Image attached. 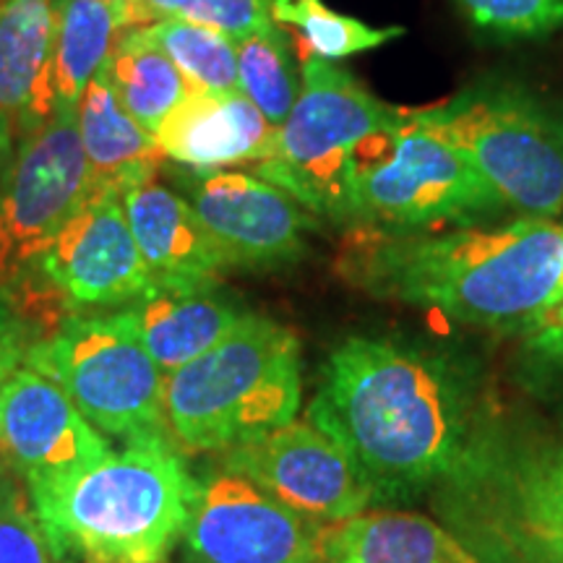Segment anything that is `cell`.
<instances>
[{
  "mask_svg": "<svg viewBox=\"0 0 563 563\" xmlns=\"http://www.w3.org/2000/svg\"><path fill=\"white\" fill-rule=\"evenodd\" d=\"M100 3H108L121 13L125 26H133V24H144L146 19V11H144V0H100Z\"/></svg>",
  "mask_w": 563,
  "mask_h": 563,
  "instance_id": "obj_33",
  "label": "cell"
},
{
  "mask_svg": "<svg viewBox=\"0 0 563 563\" xmlns=\"http://www.w3.org/2000/svg\"><path fill=\"white\" fill-rule=\"evenodd\" d=\"M55 95L58 104L76 108L87 84L110 60L125 21L100 0H55Z\"/></svg>",
  "mask_w": 563,
  "mask_h": 563,
  "instance_id": "obj_23",
  "label": "cell"
},
{
  "mask_svg": "<svg viewBox=\"0 0 563 563\" xmlns=\"http://www.w3.org/2000/svg\"><path fill=\"white\" fill-rule=\"evenodd\" d=\"M110 452L108 435L42 373L21 365L0 386V460L24 483L89 467Z\"/></svg>",
  "mask_w": 563,
  "mask_h": 563,
  "instance_id": "obj_15",
  "label": "cell"
},
{
  "mask_svg": "<svg viewBox=\"0 0 563 563\" xmlns=\"http://www.w3.org/2000/svg\"><path fill=\"white\" fill-rule=\"evenodd\" d=\"M238 89L262 110L274 129L287 121L300 95L290 42L279 26L235 40Z\"/></svg>",
  "mask_w": 563,
  "mask_h": 563,
  "instance_id": "obj_24",
  "label": "cell"
},
{
  "mask_svg": "<svg viewBox=\"0 0 563 563\" xmlns=\"http://www.w3.org/2000/svg\"><path fill=\"white\" fill-rule=\"evenodd\" d=\"M336 266L350 285L376 298L475 327L525 329L559 300L563 224L525 214L493 230L352 228Z\"/></svg>",
  "mask_w": 563,
  "mask_h": 563,
  "instance_id": "obj_2",
  "label": "cell"
},
{
  "mask_svg": "<svg viewBox=\"0 0 563 563\" xmlns=\"http://www.w3.org/2000/svg\"><path fill=\"white\" fill-rule=\"evenodd\" d=\"M173 178L228 269H279L306 253V232L313 228L308 209L258 175L178 170Z\"/></svg>",
  "mask_w": 563,
  "mask_h": 563,
  "instance_id": "obj_13",
  "label": "cell"
},
{
  "mask_svg": "<svg viewBox=\"0 0 563 563\" xmlns=\"http://www.w3.org/2000/svg\"><path fill=\"white\" fill-rule=\"evenodd\" d=\"M501 209L506 203L483 175L407 112L363 146L352 170L350 228H473Z\"/></svg>",
  "mask_w": 563,
  "mask_h": 563,
  "instance_id": "obj_8",
  "label": "cell"
},
{
  "mask_svg": "<svg viewBox=\"0 0 563 563\" xmlns=\"http://www.w3.org/2000/svg\"><path fill=\"white\" fill-rule=\"evenodd\" d=\"M183 5H186V0H144V11H146V19L154 21H167V19H178Z\"/></svg>",
  "mask_w": 563,
  "mask_h": 563,
  "instance_id": "obj_32",
  "label": "cell"
},
{
  "mask_svg": "<svg viewBox=\"0 0 563 563\" xmlns=\"http://www.w3.org/2000/svg\"><path fill=\"white\" fill-rule=\"evenodd\" d=\"M555 302H563V274H561V285H559V300Z\"/></svg>",
  "mask_w": 563,
  "mask_h": 563,
  "instance_id": "obj_35",
  "label": "cell"
},
{
  "mask_svg": "<svg viewBox=\"0 0 563 563\" xmlns=\"http://www.w3.org/2000/svg\"><path fill=\"white\" fill-rule=\"evenodd\" d=\"M123 211L146 269L162 285L217 282L228 269L191 203L157 180L123 191Z\"/></svg>",
  "mask_w": 563,
  "mask_h": 563,
  "instance_id": "obj_19",
  "label": "cell"
},
{
  "mask_svg": "<svg viewBox=\"0 0 563 563\" xmlns=\"http://www.w3.org/2000/svg\"><path fill=\"white\" fill-rule=\"evenodd\" d=\"M272 16L274 21L290 24L300 32L308 47L306 58H311V55L323 60L350 58V55L382 47L405 34L402 26L373 30L361 19L332 11L329 5H323V0H274Z\"/></svg>",
  "mask_w": 563,
  "mask_h": 563,
  "instance_id": "obj_26",
  "label": "cell"
},
{
  "mask_svg": "<svg viewBox=\"0 0 563 563\" xmlns=\"http://www.w3.org/2000/svg\"><path fill=\"white\" fill-rule=\"evenodd\" d=\"M144 30L191 89L238 91L235 40L186 19L157 21Z\"/></svg>",
  "mask_w": 563,
  "mask_h": 563,
  "instance_id": "obj_25",
  "label": "cell"
},
{
  "mask_svg": "<svg viewBox=\"0 0 563 563\" xmlns=\"http://www.w3.org/2000/svg\"><path fill=\"white\" fill-rule=\"evenodd\" d=\"M481 420L462 365L386 336L336 344L308 405V422L350 454L376 504L431 493Z\"/></svg>",
  "mask_w": 563,
  "mask_h": 563,
  "instance_id": "obj_1",
  "label": "cell"
},
{
  "mask_svg": "<svg viewBox=\"0 0 563 563\" xmlns=\"http://www.w3.org/2000/svg\"><path fill=\"white\" fill-rule=\"evenodd\" d=\"M321 563H477L443 525L407 511H373L332 522Z\"/></svg>",
  "mask_w": 563,
  "mask_h": 563,
  "instance_id": "obj_21",
  "label": "cell"
},
{
  "mask_svg": "<svg viewBox=\"0 0 563 563\" xmlns=\"http://www.w3.org/2000/svg\"><path fill=\"white\" fill-rule=\"evenodd\" d=\"M55 0H0V110L13 139H24L53 118Z\"/></svg>",
  "mask_w": 563,
  "mask_h": 563,
  "instance_id": "obj_18",
  "label": "cell"
},
{
  "mask_svg": "<svg viewBox=\"0 0 563 563\" xmlns=\"http://www.w3.org/2000/svg\"><path fill=\"white\" fill-rule=\"evenodd\" d=\"M525 329L530 332V347L534 355H540L543 361L563 363V302H555Z\"/></svg>",
  "mask_w": 563,
  "mask_h": 563,
  "instance_id": "obj_31",
  "label": "cell"
},
{
  "mask_svg": "<svg viewBox=\"0 0 563 563\" xmlns=\"http://www.w3.org/2000/svg\"><path fill=\"white\" fill-rule=\"evenodd\" d=\"M24 485L66 563H167L199 481L170 439H152Z\"/></svg>",
  "mask_w": 563,
  "mask_h": 563,
  "instance_id": "obj_3",
  "label": "cell"
},
{
  "mask_svg": "<svg viewBox=\"0 0 563 563\" xmlns=\"http://www.w3.org/2000/svg\"><path fill=\"white\" fill-rule=\"evenodd\" d=\"M24 365L58 384L108 439H170L165 373L115 313L68 316L32 344Z\"/></svg>",
  "mask_w": 563,
  "mask_h": 563,
  "instance_id": "obj_9",
  "label": "cell"
},
{
  "mask_svg": "<svg viewBox=\"0 0 563 563\" xmlns=\"http://www.w3.org/2000/svg\"><path fill=\"white\" fill-rule=\"evenodd\" d=\"M104 68L118 100L152 136L191 91L175 63L154 45L144 26L121 34Z\"/></svg>",
  "mask_w": 563,
  "mask_h": 563,
  "instance_id": "obj_22",
  "label": "cell"
},
{
  "mask_svg": "<svg viewBox=\"0 0 563 563\" xmlns=\"http://www.w3.org/2000/svg\"><path fill=\"white\" fill-rule=\"evenodd\" d=\"M0 563H66L47 538L24 481L0 473Z\"/></svg>",
  "mask_w": 563,
  "mask_h": 563,
  "instance_id": "obj_27",
  "label": "cell"
},
{
  "mask_svg": "<svg viewBox=\"0 0 563 563\" xmlns=\"http://www.w3.org/2000/svg\"><path fill=\"white\" fill-rule=\"evenodd\" d=\"M402 112L371 95L350 70L332 60L306 58L300 95L274 133L272 150L256 162V175L302 209L350 224V183L357 154Z\"/></svg>",
  "mask_w": 563,
  "mask_h": 563,
  "instance_id": "obj_7",
  "label": "cell"
},
{
  "mask_svg": "<svg viewBox=\"0 0 563 563\" xmlns=\"http://www.w3.org/2000/svg\"><path fill=\"white\" fill-rule=\"evenodd\" d=\"M277 129L238 91L191 89L154 133L165 157L188 170L258 162L272 150Z\"/></svg>",
  "mask_w": 563,
  "mask_h": 563,
  "instance_id": "obj_17",
  "label": "cell"
},
{
  "mask_svg": "<svg viewBox=\"0 0 563 563\" xmlns=\"http://www.w3.org/2000/svg\"><path fill=\"white\" fill-rule=\"evenodd\" d=\"M433 509L477 563H563V435L483 418Z\"/></svg>",
  "mask_w": 563,
  "mask_h": 563,
  "instance_id": "obj_4",
  "label": "cell"
},
{
  "mask_svg": "<svg viewBox=\"0 0 563 563\" xmlns=\"http://www.w3.org/2000/svg\"><path fill=\"white\" fill-rule=\"evenodd\" d=\"M475 30L493 37H545L563 30V0H454Z\"/></svg>",
  "mask_w": 563,
  "mask_h": 563,
  "instance_id": "obj_28",
  "label": "cell"
},
{
  "mask_svg": "<svg viewBox=\"0 0 563 563\" xmlns=\"http://www.w3.org/2000/svg\"><path fill=\"white\" fill-rule=\"evenodd\" d=\"M112 313L157 363V368L170 376L224 340L249 311L222 292L217 282H154L141 298Z\"/></svg>",
  "mask_w": 563,
  "mask_h": 563,
  "instance_id": "obj_16",
  "label": "cell"
},
{
  "mask_svg": "<svg viewBox=\"0 0 563 563\" xmlns=\"http://www.w3.org/2000/svg\"><path fill=\"white\" fill-rule=\"evenodd\" d=\"M89 194L76 108L55 104L51 121L19 139L0 170V295L40 277L42 256Z\"/></svg>",
  "mask_w": 563,
  "mask_h": 563,
  "instance_id": "obj_10",
  "label": "cell"
},
{
  "mask_svg": "<svg viewBox=\"0 0 563 563\" xmlns=\"http://www.w3.org/2000/svg\"><path fill=\"white\" fill-rule=\"evenodd\" d=\"M37 342L34 327L0 295V386L26 361V352Z\"/></svg>",
  "mask_w": 563,
  "mask_h": 563,
  "instance_id": "obj_30",
  "label": "cell"
},
{
  "mask_svg": "<svg viewBox=\"0 0 563 563\" xmlns=\"http://www.w3.org/2000/svg\"><path fill=\"white\" fill-rule=\"evenodd\" d=\"M76 129L91 170V188L129 191L154 180L165 154L157 139L129 115L102 66L76 104Z\"/></svg>",
  "mask_w": 563,
  "mask_h": 563,
  "instance_id": "obj_20",
  "label": "cell"
},
{
  "mask_svg": "<svg viewBox=\"0 0 563 563\" xmlns=\"http://www.w3.org/2000/svg\"><path fill=\"white\" fill-rule=\"evenodd\" d=\"M327 527L245 477L217 473L196 488L180 563H321Z\"/></svg>",
  "mask_w": 563,
  "mask_h": 563,
  "instance_id": "obj_11",
  "label": "cell"
},
{
  "mask_svg": "<svg viewBox=\"0 0 563 563\" xmlns=\"http://www.w3.org/2000/svg\"><path fill=\"white\" fill-rule=\"evenodd\" d=\"M410 118L460 152L506 207L532 217L563 209V112L530 89L481 81Z\"/></svg>",
  "mask_w": 563,
  "mask_h": 563,
  "instance_id": "obj_6",
  "label": "cell"
},
{
  "mask_svg": "<svg viewBox=\"0 0 563 563\" xmlns=\"http://www.w3.org/2000/svg\"><path fill=\"white\" fill-rule=\"evenodd\" d=\"M300 397L298 336L245 313L224 340L165 376L167 433L183 454H222L292 422Z\"/></svg>",
  "mask_w": 563,
  "mask_h": 563,
  "instance_id": "obj_5",
  "label": "cell"
},
{
  "mask_svg": "<svg viewBox=\"0 0 563 563\" xmlns=\"http://www.w3.org/2000/svg\"><path fill=\"white\" fill-rule=\"evenodd\" d=\"M220 467L327 525L357 517L376 504L368 481L350 454L311 422L292 420L258 439L238 443L220 454Z\"/></svg>",
  "mask_w": 563,
  "mask_h": 563,
  "instance_id": "obj_12",
  "label": "cell"
},
{
  "mask_svg": "<svg viewBox=\"0 0 563 563\" xmlns=\"http://www.w3.org/2000/svg\"><path fill=\"white\" fill-rule=\"evenodd\" d=\"M37 274L70 316L118 311L154 285L125 220L121 194L110 188H91L45 251Z\"/></svg>",
  "mask_w": 563,
  "mask_h": 563,
  "instance_id": "obj_14",
  "label": "cell"
},
{
  "mask_svg": "<svg viewBox=\"0 0 563 563\" xmlns=\"http://www.w3.org/2000/svg\"><path fill=\"white\" fill-rule=\"evenodd\" d=\"M13 150H16V139H13L9 118H5V112L0 110V170L9 165V159L13 157Z\"/></svg>",
  "mask_w": 563,
  "mask_h": 563,
  "instance_id": "obj_34",
  "label": "cell"
},
{
  "mask_svg": "<svg viewBox=\"0 0 563 563\" xmlns=\"http://www.w3.org/2000/svg\"><path fill=\"white\" fill-rule=\"evenodd\" d=\"M272 3L274 0H186L178 19L207 26L230 40H243L277 26Z\"/></svg>",
  "mask_w": 563,
  "mask_h": 563,
  "instance_id": "obj_29",
  "label": "cell"
},
{
  "mask_svg": "<svg viewBox=\"0 0 563 563\" xmlns=\"http://www.w3.org/2000/svg\"><path fill=\"white\" fill-rule=\"evenodd\" d=\"M3 470H9V467H5V464H3V460H0V473H3Z\"/></svg>",
  "mask_w": 563,
  "mask_h": 563,
  "instance_id": "obj_36",
  "label": "cell"
}]
</instances>
